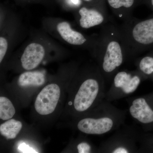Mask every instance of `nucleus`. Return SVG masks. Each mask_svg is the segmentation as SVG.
<instances>
[{"label": "nucleus", "instance_id": "obj_3", "mask_svg": "<svg viewBox=\"0 0 153 153\" xmlns=\"http://www.w3.org/2000/svg\"><path fill=\"white\" fill-rule=\"evenodd\" d=\"M123 27L119 29L123 39L128 57H134L153 49V14L142 20H126Z\"/></svg>", "mask_w": 153, "mask_h": 153}, {"label": "nucleus", "instance_id": "obj_6", "mask_svg": "<svg viewBox=\"0 0 153 153\" xmlns=\"http://www.w3.org/2000/svg\"><path fill=\"white\" fill-rule=\"evenodd\" d=\"M146 80L137 69L118 71L114 76L111 86L106 91L105 99L111 102L127 97L135 92L141 83Z\"/></svg>", "mask_w": 153, "mask_h": 153}, {"label": "nucleus", "instance_id": "obj_20", "mask_svg": "<svg viewBox=\"0 0 153 153\" xmlns=\"http://www.w3.org/2000/svg\"><path fill=\"white\" fill-rule=\"evenodd\" d=\"M19 149L22 153H38L29 145L24 143L19 145Z\"/></svg>", "mask_w": 153, "mask_h": 153}, {"label": "nucleus", "instance_id": "obj_1", "mask_svg": "<svg viewBox=\"0 0 153 153\" xmlns=\"http://www.w3.org/2000/svg\"><path fill=\"white\" fill-rule=\"evenodd\" d=\"M127 110L121 109L104 99L96 105L91 114L79 120V131L88 134H105L116 130L124 124Z\"/></svg>", "mask_w": 153, "mask_h": 153}, {"label": "nucleus", "instance_id": "obj_19", "mask_svg": "<svg viewBox=\"0 0 153 153\" xmlns=\"http://www.w3.org/2000/svg\"><path fill=\"white\" fill-rule=\"evenodd\" d=\"M8 48V42L5 38H0V63H1Z\"/></svg>", "mask_w": 153, "mask_h": 153}, {"label": "nucleus", "instance_id": "obj_2", "mask_svg": "<svg viewBox=\"0 0 153 153\" xmlns=\"http://www.w3.org/2000/svg\"><path fill=\"white\" fill-rule=\"evenodd\" d=\"M104 32L100 69L105 80L110 81L128 56L119 29L110 28Z\"/></svg>", "mask_w": 153, "mask_h": 153}, {"label": "nucleus", "instance_id": "obj_21", "mask_svg": "<svg viewBox=\"0 0 153 153\" xmlns=\"http://www.w3.org/2000/svg\"><path fill=\"white\" fill-rule=\"evenodd\" d=\"M70 1H71V2L76 5H79L81 2L80 0H70Z\"/></svg>", "mask_w": 153, "mask_h": 153}, {"label": "nucleus", "instance_id": "obj_11", "mask_svg": "<svg viewBox=\"0 0 153 153\" xmlns=\"http://www.w3.org/2000/svg\"><path fill=\"white\" fill-rule=\"evenodd\" d=\"M57 30L63 40L69 44L82 45L87 41V39L81 33L72 30L67 22L59 23L57 26Z\"/></svg>", "mask_w": 153, "mask_h": 153}, {"label": "nucleus", "instance_id": "obj_14", "mask_svg": "<svg viewBox=\"0 0 153 153\" xmlns=\"http://www.w3.org/2000/svg\"><path fill=\"white\" fill-rule=\"evenodd\" d=\"M107 1L116 15L125 21L131 18L128 12L134 4L135 0H107Z\"/></svg>", "mask_w": 153, "mask_h": 153}, {"label": "nucleus", "instance_id": "obj_17", "mask_svg": "<svg viewBox=\"0 0 153 153\" xmlns=\"http://www.w3.org/2000/svg\"><path fill=\"white\" fill-rule=\"evenodd\" d=\"M138 153H153V134L142 133L139 144Z\"/></svg>", "mask_w": 153, "mask_h": 153}, {"label": "nucleus", "instance_id": "obj_4", "mask_svg": "<svg viewBox=\"0 0 153 153\" xmlns=\"http://www.w3.org/2000/svg\"><path fill=\"white\" fill-rule=\"evenodd\" d=\"M105 79L99 71L95 77L86 78L76 91L72 105L76 112L83 113L105 99Z\"/></svg>", "mask_w": 153, "mask_h": 153}, {"label": "nucleus", "instance_id": "obj_18", "mask_svg": "<svg viewBox=\"0 0 153 153\" xmlns=\"http://www.w3.org/2000/svg\"><path fill=\"white\" fill-rule=\"evenodd\" d=\"M76 149L79 153L92 152V148L91 145L87 141L80 142L76 146Z\"/></svg>", "mask_w": 153, "mask_h": 153}, {"label": "nucleus", "instance_id": "obj_9", "mask_svg": "<svg viewBox=\"0 0 153 153\" xmlns=\"http://www.w3.org/2000/svg\"><path fill=\"white\" fill-rule=\"evenodd\" d=\"M45 54V49L41 44L35 43L29 44L21 57L22 67L27 70L34 69L41 63Z\"/></svg>", "mask_w": 153, "mask_h": 153}, {"label": "nucleus", "instance_id": "obj_23", "mask_svg": "<svg viewBox=\"0 0 153 153\" xmlns=\"http://www.w3.org/2000/svg\"><path fill=\"white\" fill-rule=\"evenodd\" d=\"M85 1H89V0H85Z\"/></svg>", "mask_w": 153, "mask_h": 153}, {"label": "nucleus", "instance_id": "obj_16", "mask_svg": "<svg viewBox=\"0 0 153 153\" xmlns=\"http://www.w3.org/2000/svg\"><path fill=\"white\" fill-rule=\"evenodd\" d=\"M16 113V109L10 100L4 97H0V118L3 120L10 119Z\"/></svg>", "mask_w": 153, "mask_h": 153}, {"label": "nucleus", "instance_id": "obj_10", "mask_svg": "<svg viewBox=\"0 0 153 153\" xmlns=\"http://www.w3.org/2000/svg\"><path fill=\"white\" fill-rule=\"evenodd\" d=\"M80 16L79 25L84 29H89L105 23L107 20L106 14L94 9H88L82 7L79 10Z\"/></svg>", "mask_w": 153, "mask_h": 153}, {"label": "nucleus", "instance_id": "obj_7", "mask_svg": "<svg viewBox=\"0 0 153 153\" xmlns=\"http://www.w3.org/2000/svg\"><path fill=\"white\" fill-rule=\"evenodd\" d=\"M128 112L146 132L153 131V91L148 94L127 99Z\"/></svg>", "mask_w": 153, "mask_h": 153}, {"label": "nucleus", "instance_id": "obj_22", "mask_svg": "<svg viewBox=\"0 0 153 153\" xmlns=\"http://www.w3.org/2000/svg\"><path fill=\"white\" fill-rule=\"evenodd\" d=\"M148 3L152 10L153 11V0H148Z\"/></svg>", "mask_w": 153, "mask_h": 153}, {"label": "nucleus", "instance_id": "obj_5", "mask_svg": "<svg viewBox=\"0 0 153 153\" xmlns=\"http://www.w3.org/2000/svg\"><path fill=\"white\" fill-rule=\"evenodd\" d=\"M142 132L135 127L124 125L105 140L99 149L100 153H138L140 139Z\"/></svg>", "mask_w": 153, "mask_h": 153}, {"label": "nucleus", "instance_id": "obj_12", "mask_svg": "<svg viewBox=\"0 0 153 153\" xmlns=\"http://www.w3.org/2000/svg\"><path fill=\"white\" fill-rule=\"evenodd\" d=\"M45 82V76L43 72L39 71H27L19 76L18 84L21 87L41 86Z\"/></svg>", "mask_w": 153, "mask_h": 153}, {"label": "nucleus", "instance_id": "obj_13", "mask_svg": "<svg viewBox=\"0 0 153 153\" xmlns=\"http://www.w3.org/2000/svg\"><path fill=\"white\" fill-rule=\"evenodd\" d=\"M137 69L147 80L153 81V49L137 60L135 63Z\"/></svg>", "mask_w": 153, "mask_h": 153}, {"label": "nucleus", "instance_id": "obj_8", "mask_svg": "<svg viewBox=\"0 0 153 153\" xmlns=\"http://www.w3.org/2000/svg\"><path fill=\"white\" fill-rule=\"evenodd\" d=\"M60 87L55 83L49 84L41 91L35 101V109L40 114L52 113L57 106L60 98Z\"/></svg>", "mask_w": 153, "mask_h": 153}, {"label": "nucleus", "instance_id": "obj_15", "mask_svg": "<svg viewBox=\"0 0 153 153\" xmlns=\"http://www.w3.org/2000/svg\"><path fill=\"white\" fill-rule=\"evenodd\" d=\"M22 128V124L19 121L10 119L0 126V132L7 139L15 138Z\"/></svg>", "mask_w": 153, "mask_h": 153}]
</instances>
